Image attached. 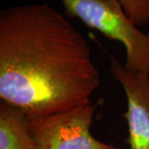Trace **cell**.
Here are the masks:
<instances>
[{"mask_svg":"<svg viewBox=\"0 0 149 149\" xmlns=\"http://www.w3.org/2000/svg\"><path fill=\"white\" fill-rule=\"evenodd\" d=\"M100 85L89 43L62 13L47 3L1 10V100L32 120L90 104Z\"/></svg>","mask_w":149,"mask_h":149,"instance_id":"6da1fadb","label":"cell"},{"mask_svg":"<svg viewBox=\"0 0 149 149\" xmlns=\"http://www.w3.org/2000/svg\"><path fill=\"white\" fill-rule=\"evenodd\" d=\"M67 16L121 42L126 50L124 68L149 74V33H144L126 14L118 0H60Z\"/></svg>","mask_w":149,"mask_h":149,"instance_id":"7a4b0ae2","label":"cell"},{"mask_svg":"<svg viewBox=\"0 0 149 149\" xmlns=\"http://www.w3.org/2000/svg\"><path fill=\"white\" fill-rule=\"evenodd\" d=\"M96 105L30 120L35 149H124L104 143L91 133Z\"/></svg>","mask_w":149,"mask_h":149,"instance_id":"3957f363","label":"cell"},{"mask_svg":"<svg viewBox=\"0 0 149 149\" xmlns=\"http://www.w3.org/2000/svg\"><path fill=\"white\" fill-rule=\"evenodd\" d=\"M109 70L127 97L123 116L128 123L129 148L149 149V74L129 71L113 57Z\"/></svg>","mask_w":149,"mask_h":149,"instance_id":"277c9868","label":"cell"},{"mask_svg":"<svg viewBox=\"0 0 149 149\" xmlns=\"http://www.w3.org/2000/svg\"><path fill=\"white\" fill-rule=\"evenodd\" d=\"M0 149H35L30 118L20 108L0 101Z\"/></svg>","mask_w":149,"mask_h":149,"instance_id":"5b68a950","label":"cell"},{"mask_svg":"<svg viewBox=\"0 0 149 149\" xmlns=\"http://www.w3.org/2000/svg\"><path fill=\"white\" fill-rule=\"evenodd\" d=\"M124 12L138 26L149 24V0H118Z\"/></svg>","mask_w":149,"mask_h":149,"instance_id":"8992f818","label":"cell"}]
</instances>
